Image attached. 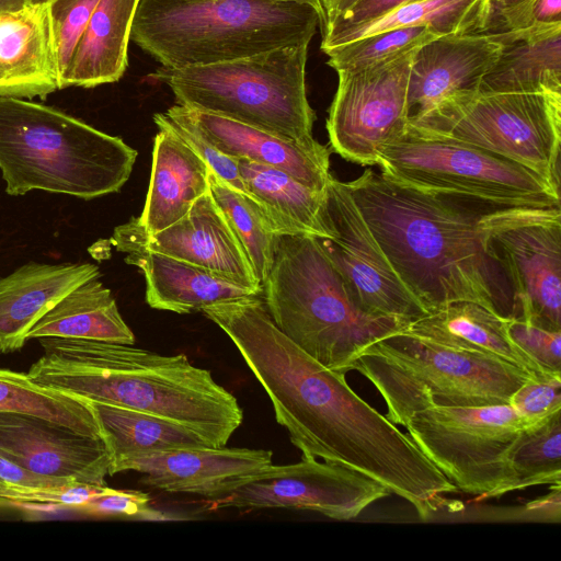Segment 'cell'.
Returning <instances> with one entry per match:
<instances>
[{
    "label": "cell",
    "mask_w": 561,
    "mask_h": 561,
    "mask_svg": "<svg viewBox=\"0 0 561 561\" xmlns=\"http://www.w3.org/2000/svg\"><path fill=\"white\" fill-rule=\"evenodd\" d=\"M512 490L561 485V410L523 430L508 451Z\"/></svg>",
    "instance_id": "34"
},
{
    "label": "cell",
    "mask_w": 561,
    "mask_h": 561,
    "mask_svg": "<svg viewBox=\"0 0 561 561\" xmlns=\"http://www.w3.org/2000/svg\"><path fill=\"white\" fill-rule=\"evenodd\" d=\"M493 2V4H500L502 3L504 0H491Z\"/></svg>",
    "instance_id": "48"
},
{
    "label": "cell",
    "mask_w": 561,
    "mask_h": 561,
    "mask_svg": "<svg viewBox=\"0 0 561 561\" xmlns=\"http://www.w3.org/2000/svg\"><path fill=\"white\" fill-rule=\"evenodd\" d=\"M351 370L379 391L386 417L397 426H405L415 412L431 407L510 404L524 382L538 377L501 358L403 330L365 347Z\"/></svg>",
    "instance_id": "7"
},
{
    "label": "cell",
    "mask_w": 561,
    "mask_h": 561,
    "mask_svg": "<svg viewBox=\"0 0 561 561\" xmlns=\"http://www.w3.org/2000/svg\"><path fill=\"white\" fill-rule=\"evenodd\" d=\"M59 89L49 2L0 11V95L44 98Z\"/></svg>",
    "instance_id": "21"
},
{
    "label": "cell",
    "mask_w": 561,
    "mask_h": 561,
    "mask_svg": "<svg viewBox=\"0 0 561 561\" xmlns=\"http://www.w3.org/2000/svg\"><path fill=\"white\" fill-rule=\"evenodd\" d=\"M0 412L38 416L78 433L101 437L88 400L38 383L27 373L0 368Z\"/></svg>",
    "instance_id": "32"
},
{
    "label": "cell",
    "mask_w": 561,
    "mask_h": 561,
    "mask_svg": "<svg viewBox=\"0 0 561 561\" xmlns=\"http://www.w3.org/2000/svg\"><path fill=\"white\" fill-rule=\"evenodd\" d=\"M472 301H457L412 321L404 332L443 345L506 360L538 377H548L510 337L507 321Z\"/></svg>",
    "instance_id": "25"
},
{
    "label": "cell",
    "mask_w": 561,
    "mask_h": 561,
    "mask_svg": "<svg viewBox=\"0 0 561 561\" xmlns=\"http://www.w3.org/2000/svg\"><path fill=\"white\" fill-rule=\"evenodd\" d=\"M38 340L44 353L27 371L38 383L175 421L214 447L226 446L242 424L237 398L184 354L93 340Z\"/></svg>",
    "instance_id": "3"
},
{
    "label": "cell",
    "mask_w": 561,
    "mask_h": 561,
    "mask_svg": "<svg viewBox=\"0 0 561 561\" xmlns=\"http://www.w3.org/2000/svg\"><path fill=\"white\" fill-rule=\"evenodd\" d=\"M209 192L243 245L261 286L275 253L277 227L265 208L247 195L209 172Z\"/></svg>",
    "instance_id": "33"
},
{
    "label": "cell",
    "mask_w": 561,
    "mask_h": 561,
    "mask_svg": "<svg viewBox=\"0 0 561 561\" xmlns=\"http://www.w3.org/2000/svg\"><path fill=\"white\" fill-rule=\"evenodd\" d=\"M416 50L337 71V89L327 119L334 152L359 165H377L380 150L405 135L409 77Z\"/></svg>",
    "instance_id": "12"
},
{
    "label": "cell",
    "mask_w": 561,
    "mask_h": 561,
    "mask_svg": "<svg viewBox=\"0 0 561 561\" xmlns=\"http://www.w3.org/2000/svg\"><path fill=\"white\" fill-rule=\"evenodd\" d=\"M202 312L236 345L302 456L369 477L408 501L422 519L457 491L408 434L348 386L345 374L324 367L288 339L259 296Z\"/></svg>",
    "instance_id": "1"
},
{
    "label": "cell",
    "mask_w": 561,
    "mask_h": 561,
    "mask_svg": "<svg viewBox=\"0 0 561 561\" xmlns=\"http://www.w3.org/2000/svg\"><path fill=\"white\" fill-rule=\"evenodd\" d=\"M404 427L457 490L479 500L513 491L508 451L528 425L510 404L431 407Z\"/></svg>",
    "instance_id": "11"
},
{
    "label": "cell",
    "mask_w": 561,
    "mask_h": 561,
    "mask_svg": "<svg viewBox=\"0 0 561 561\" xmlns=\"http://www.w3.org/2000/svg\"><path fill=\"white\" fill-rule=\"evenodd\" d=\"M262 289L275 325L318 363L343 374L365 347L410 322L363 311L310 234H278Z\"/></svg>",
    "instance_id": "5"
},
{
    "label": "cell",
    "mask_w": 561,
    "mask_h": 561,
    "mask_svg": "<svg viewBox=\"0 0 561 561\" xmlns=\"http://www.w3.org/2000/svg\"><path fill=\"white\" fill-rule=\"evenodd\" d=\"M318 11L263 0H138L130 39L162 67L184 68L309 44Z\"/></svg>",
    "instance_id": "6"
},
{
    "label": "cell",
    "mask_w": 561,
    "mask_h": 561,
    "mask_svg": "<svg viewBox=\"0 0 561 561\" xmlns=\"http://www.w3.org/2000/svg\"><path fill=\"white\" fill-rule=\"evenodd\" d=\"M362 1L363 0H320V26H324L341 18Z\"/></svg>",
    "instance_id": "45"
},
{
    "label": "cell",
    "mask_w": 561,
    "mask_h": 561,
    "mask_svg": "<svg viewBox=\"0 0 561 561\" xmlns=\"http://www.w3.org/2000/svg\"><path fill=\"white\" fill-rule=\"evenodd\" d=\"M508 1H511V0H504V1H503L502 3H500V4H504V3L508 2ZM495 5H499V4H495Z\"/></svg>",
    "instance_id": "50"
},
{
    "label": "cell",
    "mask_w": 561,
    "mask_h": 561,
    "mask_svg": "<svg viewBox=\"0 0 561 561\" xmlns=\"http://www.w3.org/2000/svg\"><path fill=\"white\" fill-rule=\"evenodd\" d=\"M157 127H164L180 137L209 168L210 172L231 187L250 195L240 174L238 159L215 148L187 119L173 107L153 115ZM251 196V195H250Z\"/></svg>",
    "instance_id": "36"
},
{
    "label": "cell",
    "mask_w": 561,
    "mask_h": 561,
    "mask_svg": "<svg viewBox=\"0 0 561 561\" xmlns=\"http://www.w3.org/2000/svg\"><path fill=\"white\" fill-rule=\"evenodd\" d=\"M67 483L78 482L34 473L14 462L0 451V493L12 490L45 488Z\"/></svg>",
    "instance_id": "43"
},
{
    "label": "cell",
    "mask_w": 561,
    "mask_h": 561,
    "mask_svg": "<svg viewBox=\"0 0 561 561\" xmlns=\"http://www.w3.org/2000/svg\"><path fill=\"white\" fill-rule=\"evenodd\" d=\"M389 494L385 485L351 468L302 456L295 463L267 466L211 502L216 508L307 510L351 520Z\"/></svg>",
    "instance_id": "13"
},
{
    "label": "cell",
    "mask_w": 561,
    "mask_h": 561,
    "mask_svg": "<svg viewBox=\"0 0 561 561\" xmlns=\"http://www.w3.org/2000/svg\"><path fill=\"white\" fill-rule=\"evenodd\" d=\"M503 46L501 31H484L443 35L419 47L409 77V121L450 94L478 91Z\"/></svg>",
    "instance_id": "19"
},
{
    "label": "cell",
    "mask_w": 561,
    "mask_h": 561,
    "mask_svg": "<svg viewBox=\"0 0 561 561\" xmlns=\"http://www.w3.org/2000/svg\"><path fill=\"white\" fill-rule=\"evenodd\" d=\"M443 36L422 25L379 32L325 50L327 64L336 72L356 70L391 59Z\"/></svg>",
    "instance_id": "35"
},
{
    "label": "cell",
    "mask_w": 561,
    "mask_h": 561,
    "mask_svg": "<svg viewBox=\"0 0 561 561\" xmlns=\"http://www.w3.org/2000/svg\"><path fill=\"white\" fill-rule=\"evenodd\" d=\"M408 127L516 162L560 188L561 93L459 91Z\"/></svg>",
    "instance_id": "9"
},
{
    "label": "cell",
    "mask_w": 561,
    "mask_h": 561,
    "mask_svg": "<svg viewBox=\"0 0 561 561\" xmlns=\"http://www.w3.org/2000/svg\"><path fill=\"white\" fill-rule=\"evenodd\" d=\"M501 32L503 49L479 91L561 93V23Z\"/></svg>",
    "instance_id": "26"
},
{
    "label": "cell",
    "mask_w": 561,
    "mask_h": 561,
    "mask_svg": "<svg viewBox=\"0 0 561 561\" xmlns=\"http://www.w3.org/2000/svg\"><path fill=\"white\" fill-rule=\"evenodd\" d=\"M158 128L149 190L141 215L137 217L147 233L173 225L209 190L207 164L174 133Z\"/></svg>",
    "instance_id": "24"
},
{
    "label": "cell",
    "mask_w": 561,
    "mask_h": 561,
    "mask_svg": "<svg viewBox=\"0 0 561 561\" xmlns=\"http://www.w3.org/2000/svg\"><path fill=\"white\" fill-rule=\"evenodd\" d=\"M308 45L217 64L160 67L149 77L167 84L179 105L314 146L316 114L306 91Z\"/></svg>",
    "instance_id": "8"
},
{
    "label": "cell",
    "mask_w": 561,
    "mask_h": 561,
    "mask_svg": "<svg viewBox=\"0 0 561 561\" xmlns=\"http://www.w3.org/2000/svg\"><path fill=\"white\" fill-rule=\"evenodd\" d=\"M150 497L139 491L108 488L73 512L88 516H144L148 515Z\"/></svg>",
    "instance_id": "42"
},
{
    "label": "cell",
    "mask_w": 561,
    "mask_h": 561,
    "mask_svg": "<svg viewBox=\"0 0 561 561\" xmlns=\"http://www.w3.org/2000/svg\"><path fill=\"white\" fill-rule=\"evenodd\" d=\"M238 167L248 192L265 208L279 234L334 238L325 214V190H312L287 172L244 158L238 159Z\"/></svg>",
    "instance_id": "28"
},
{
    "label": "cell",
    "mask_w": 561,
    "mask_h": 561,
    "mask_svg": "<svg viewBox=\"0 0 561 561\" xmlns=\"http://www.w3.org/2000/svg\"><path fill=\"white\" fill-rule=\"evenodd\" d=\"M346 185L409 293L426 313L472 301L504 318L514 291L494 234L561 213V205H508L416 190L366 170Z\"/></svg>",
    "instance_id": "2"
},
{
    "label": "cell",
    "mask_w": 561,
    "mask_h": 561,
    "mask_svg": "<svg viewBox=\"0 0 561 561\" xmlns=\"http://www.w3.org/2000/svg\"><path fill=\"white\" fill-rule=\"evenodd\" d=\"M137 151L58 108L0 95V171L12 196L33 190L92 199L118 192Z\"/></svg>",
    "instance_id": "4"
},
{
    "label": "cell",
    "mask_w": 561,
    "mask_h": 561,
    "mask_svg": "<svg viewBox=\"0 0 561 561\" xmlns=\"http://www.w3.org/2000/svg\"><path fill=\"white\" fill-rule=\"evenodd\" d=\"M324 204L334 238H318V241L356 305L371 316L408 321L425 314L390 264L346 182L331 176Z\"/></svg>",
    "instance_id": "14"
},
{
    "label": "cell",
    "mask_w": 561,
    "mask_h": 561,
    "mask_svg": "<svg viewBox=\"0 0 561 561\" xmlns=\"http://www.w3.org/2000/svg\"><path fill=\"white\" fill-rule=\"evenodd\" d=\"M138 0H99L76 47L64 89L118 81L128 64V42Z\"/></svg>",
    "instance_id": "27"
},
{
    "label": "cell",
    "mask_w": 561,
    "mask_h": 561,
    "mask_svg": "<svg viewBox=\"0 0 561 561\" xmlns=\"http://www.w3.org/2000/svg\"><path fill=\"white\" fill-rule=\"evenodd\" d=\"M32 1L33 0H0V11L15 9Z\"/></svg>",
    "instance_id": "46"
},
{
    "label": "cell",
    "mask_w": 561,
    "mask_h": 561,
    "mask_svg": "<svg viewBox=\"0 0 561 561\" xmlns=\"http://www.w3.org/2000/svg\"><path fill=\"white\" fill-rule=\"evenodd\" d=\"M98 2L99 0L49 1L60 89H64L76 47Z\"/></svg>",
    "instance_id": "37"
},
{
    "label": "cell",
    "mask_w": 561,
    "mask_h": 561,
    "mask_svg": "<svg viewBox=\"0 0 561 561\" xmlns=\"http://www.w3.org/2000/svg\"><path fill=\"white\" fill-rule=\"evenodd\" d=\"M145 248L263 291L250 259L209 190L173 225L147 233L136 217L116 227Z\"/></svg>",
    "instance_id": "16"
},
{
    "label": "cell",
    "mask_w": 561,
    "mask_h": 561,
    "mask_svg": "<svg viewBox=\"0 0 561 561\" xmlns=\"http://www.w3.org/2000/svg\"><path fill=\"white\" fill-rule=\"evenodd\" d=\"M491 0H414L360 24L322 34L321 50L383 31L426 25L440 35L489 31Z\"/></svg>",
    "instance_id": "29"
},
{
    "label": "cell",
    "mask_w": 561,
    "mask_h": 561,
    "mask_svg": "<svg viewBox=\"0 0 561 561\" xmlns=\"http://www.w3.org/2000/svg\"><path fill=\"white\" fill-rule=\"evenodd\" d=\"M100 276L91 263L30 262L0 277V353L20 351L46 312L73 288Z\"/></svg>",
    "instance_id": "23"
},
{
    "label": "cell",
    "mask_w": 561,
    "mask_h": 561,
    "mask_svg": "<svg viewBox=\"0 0 561 561\" xmlns=\"http://www.w3.org/2000/svg\"><path fill=\"white\" fill-rule=\"evenodd\" d=\"M504 30H522L534 24L561 23V0H511L494 4Z\"/></svg>",
    "instance_id": "41"
},
{
    "label": "cell",
    "mask_w": 561,
    "mask_h": 561,
    "mask_svg": "<svg viewBox=\"0 0 561 561\" xmlns=\"http://www.w3.org/2000/svg\"><path fill=\"white\" fill-rule=\"evenodd\" d=\"M263 1L296 2V3L309 4V5L313 7L318 11V13H320V0H263Z\"/></svg>",
    "instance_id": "47"
},
{
    "label": "cell",
    "mask_w": 561,
    "mask_h": 561,
    "mask_svg": "<svg viewBox=\"0 0 561 561\" xmlns=\"http://www.w3.org/2000/svg\"><path fill=\"white\" fill-rule=\"evenodd\" d=\"M94 277L61 298L28 331L27 341L42 337L135 343L112 293Z\"/></svg>",
    "instance_id": "31"
},
{
    "label": "cell",
    "mask_w": 561,
    "mask_h": 561,
    "mask_svg": "<svg viewBox=\"0 0 561 561\" xmlns=\"http://www.w3.org/2000/svg\"><path fill=\"white\" fill-rule=\"evenodd\" d=\"M106 485L67 483L54 486L12 490L0 493V506H12L32 512L69 510L104 493Z\"/></svg>",
    "instance_id": "38"
},
{
    "label": "cell",
    "mask_w": 561,
    "mask_h": 561,
    "mask_svg": "<svg viewBox=\"0 0 561 561\" xmlns=\"http://www.w3.org/2000/svg\"><path fill=\"white\" fill-rule=\"evenodd\" d=\"M510 405L529 426L561 410V376L534 377L511 397Z\"/></svg>",
    "instance_id": "40"
},
{
    "label": "cell",
    "mask_w": 561,
    "mask_h": 561,
    "mask_svg": "<svg viewBox=\"0 0 561 561\" xmlns=\"http://www.w3.org/2000/svg\"><path fill=\"white\" fill-rule=\"evenodd\" d=\"M410 1L414 0H363L341 18L321 26V33L324 34L330 31L370 21Z\"/></svg>",
    "instance_id": "44"
},
{
    "label": "cell",
    "mask_w": 561,
    "mask_h": 561,
    "mask_svg": "<svg viewBox=\"0 0 561 561\" xmlns=\"http://www.w3.org/2000/svg\"><path fill=\"white\" fill-rule=\"evenodd\" d=\"M493 241L512 283L513 318L561 331V213L506 227Z\"/></svg>",
    "instance_id": "15"
},
{
    "label": "cell",
    "mask_w": 561,
    "mask_h": 561,
    "mask_svg": "<svg viewBox=\"0 0 561 561\" xmlns=\"http://www.w3.org/2000/svg\"><path fill=\"white\" fill-rule=\"evenodd\" d=\"M172 107L229 157L279 169L316 191H324L332 176L331 150L320 142L306 146L224 116L179 104Z\"/></svg>",
    "instance_id": "20"
},
{
    "label": "cell",
    "mask_w": 561,
    "mask_h": 561,
    "mask_svg": "<svg viewBox=\"0 0 561 561\" xmlns=\"http://www.w3.org/2000/svg\"><path fill=\"white\" fill-rule=\"evenodd\" d=\"M108 455V476L123 461L157 451L214 447L198 432L175 421L114 404L89 401Z\"/></svg>",
    "instance_id": "30"
},
{
    "label": "cell",
    "mask_w": 561,
    "mask_h": 561,
    "mask_svg": "<svg viewBox=\"0 0 561 561\" xmlns=\"http://www.w3.org/2000/svg\"><path fill=\"white\" fill-rule=\"evenodd\" d=\"M0 451L34 473L101 486L111 462L102 437L22 413L0 412Z\"/></svg>",
    "instance_id": "17"
},
{
    "label": "cell",
    "mask_w": 561,
    "mask_h": 561,
    "mask_svg": "<svg viewBox=\"0 0 561 561\" xmlns=\"http://www.w3.org/2000/svg\"><path fill=\"white\" fill-rule=\"evenodd\" d=\"M267 449L232 447L183 448L150 453L121 462L114 474L136 471L140 483L168 493L220 499L272 465Z\"/></svg>",
    "instance_id": "18"
},
{
    "label": "cell",
    "mask_w": 561,
    "mask_h": 561,
    "mask_svg": "<svg viewBox=\"0 0 561 561\" xmlns=\"http://www.w3.org/2000/svg\"><path fill=\"white\" fill-rule=\"evenodd\" d=\"M507 333L546 374L561 376V331L549 330L522 318H510Z\"/></svg>",
    "instance_id": "39"
},
{
    "label": "cell",
    "mask_w": 561,
    "mask_h": 561,
    "mask_svg": "<svg viewBox=\"0 0 561 561\" xmlns=\"http://www.w3.org/2000/svg\"><path fill=\"white\" fill-rule=\"evenodd\" d=\"M50 0H33V2H49Z\"/></svg>",
    "instance_id": "49"
},
{
    "label": "cell",
    "mask_w": 561,
    "mask_h": 561,
    "mask_svg": "<svg viewBox=\"0 0 561 561\" xmlns=\"http://www.w3.org/2000/svg\"><path fill=\"white\" fill-rule=\"evenodd\" d=\"M111 243L117 251L126 253V263L142 272L146 300L153 309L184 314L219 302L262 295L195 265L151 251L117 228Z\"/></svg>",
    "instance_id": "22"
},
{
    "label": "cell",
    "mask_w": 561,
    "mask_h": 561,
    "mask_svg": "<svg viewBox=\"0 0 561 561\" xmlns=\"http://www.w3.org/2000/svg\"><path fill=\"white\" fill-rule=\"evenodd\" d=\"M377 165L386 178L422 191L467 195L508 205H560V188L502 157L408 127L385 146Z\"/></svg>",
    "instance_id": "10"
}]
</instances>
